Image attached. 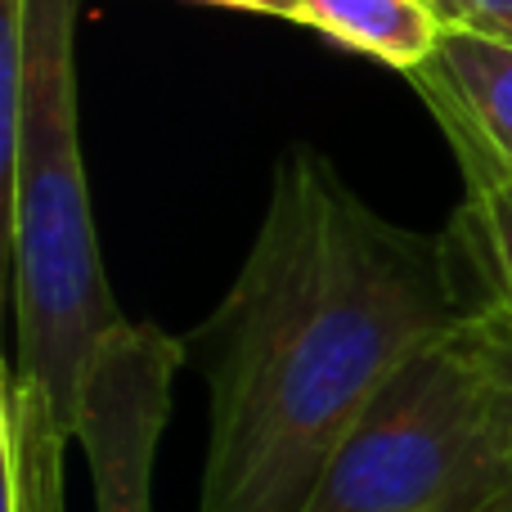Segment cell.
<instances>
[{
    "label": "cell",
    "mask_w": 512,
    "mask_h": 512,
    "mask_svg": "<svg viewBox=\"0 0 512 512\" xmlns=\"http://www.w3.org/2000/svg\"><path fill=\"white\" fill-rule=\"evenodd\" d=\"M459 319L441 239L378 216L324 153H279L252 248L198 333V512H306L378 391Z\"/></svg>",
    "instance_id": "1"
},
{
    "label": "cell",
    "mask_w": 512,
    "mask_h": 512,
    "mask_svg": "<svg viewBox=\"0 0 512 512\" xmlns=\"http://www.w3.org/2000/svg\"><path fill=\"white\" fill-rule=\"evenodd\" d=\"M77 0L0 5V108H5L9 248H14V373L77 427L95 346L122 324L90 216L77 135Z\"/></svg>",
    "instance_id": "2"
},
{
    "label": "cell",
    "mask_w": 512,
    "mask_h": 512,
    "mask_svg": "<svg viewBox=\"0 0 512 512\" xmlns=\"http://www.w3.org/2000/svg\"><path fill=\"white\" fill-rule=\"evenodd\" d=\"M508 490L490 396L450 333L378 391L306 512H486Z\"/></svg>",
    "instance_id": "3"
},
{
    "label": "cell",
    "mask_w": 512,
    "mask_h": 512,
    "mask_svg": "<svg viewBox=\"0 0 512 512\" xmlns=\"http://www.w3.org/2000/svg\"><path fill=\"white\" fill-rule=\"evenodd\" d=\"M185 346L158 324H122L95 346L72 441L81 445L95 512H153V454L171 418Z\"/></svg>",
    "instance_id": "4"
},
{
    "label": "cell",
    "mask_w": 512,
    "mask_h": 512,
    "mask_svg": "<svg viewBox=\"0 0 512 512\" xmlns=\"http://www.w3.org/2000/svg\"><path fill=\"white\" fill-rule=\"evenodd\" d=\"M454 158L468 194L436 234L454 301L463 319L512 315V167L463 140H454Z\"/></svg>",
    "instance_id": "5"
},
{
    "label": "cell",
    "mask_w": 512,
    "mask_h": 512,
    "mask_svg": "<svg viewBox=\"0 0 512 512\" xmlns=\"http://www.w3.org/2000/svg\"><path fill=\"white\" fill-rule=\"evenodd\" d=\"M445 135L477 144L512 167V45L495 36L445 27L432 63L409 77Z\"/></svg>",
    "instance_id": "6"
},
{
    "label": "cell",
    "mask_w": 512,
    "mask_h": 512,
    "mask_svg": "<svg viewBox=\"0 0 512 512\" xmlns=\"http://www.w3.org/2000/svg\"><path fill=\"white\" fill-rule=\"evenodd\" d=\"M292 23L414 77L441 50L445 18L432 0H292Z\"/></svg>",
    "instance_id": "7"
},
{
    "label": "cell",
    "mask_w": 512,
    "mask_h": 512,
    "mask_svg": "<svg viewBox=\"0 0 512 512\" xmlns=\"http://www.w3.org/2000/svg\"><path fill=\"white\" fill-rule=\"evenodd\" d=\"M454 342L477 369L499 427V445L512 472V315H468L454 328Z\"/></svg>",
    "instance_id": "8"
},
{
    "label": "cell",
    "mask_w": 512,
    "mask_h": 512,
    "mask_svg": "<svg viewBox=\"0 0 512 512\" xmlns=\"http://www.w3.org/2000/svg\"><path fill=\"white\" fill-rule=\"evenodd\" d=\"M441 18L512 45V0H441Z\"/></svg>",
    "instance_id": "9"
},
{
    "label": "cell",
    "mask_w": 512,
    "mask_h": 512,
    "mask_svg": "<svg viewBox=\"0 0 512 512\" xmlns=\"http://www.w3.org/2000/svg\"><path fill=\"white\" fill-rule=\"evenodd\" d=\"M203 5L243 9V14H270V18H288L292 23V0H203Z\"/></svg>",
    "instance_id": "10"
},
{
    "label": "cell",
    "mask_w": 512,
    "mask_h": 512,
    "mask_svg": "<svg viewBox=\"0 0 512 512\" xmlns=\"http://www.w3.org/2000/svg\"><path fill=\"white\" fill-rule=\"evenodd\" d=\"M486 512H512V490H508V495H504V499H499V504H490Z\"/></svg>",
    "instance_id": "11"
},
{
    "label": "cell",
    "mask_w": 512,
    "mask_h": 512,
    "mask_svg": "<svg viewBox=\"0 0 512 512\" xmlns=\"http://www.w3.org/2000/svg\"><path fill=\"white\" fill-rule=\"evenodd\" d=\"M432 5H436V9H441V0H432Z\"/></svg>",
    "instance_id": "12"
}]
</instances>
